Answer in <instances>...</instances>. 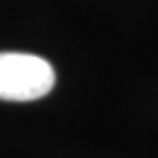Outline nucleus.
<instances>
[{"instance_id": "1", "label": "nucleus", "mask_w": 158, "mask_h": 158, "mask_svg": "<svg viewBox=\"0 0 158 158\" xmlns=\"http://www.w3.org/2000/svg\"><path fill=\"white\" fill-rule=\"evenodd\" d=\"M55 73L52 65L31 53H0V99L35 101L52 92Z\"/></svg>"}]
</instances>
